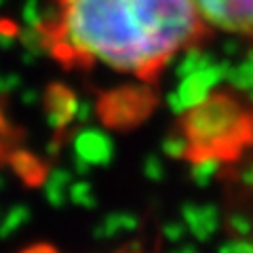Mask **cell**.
Listing matches in <instances>:
<instances>
[{
	"label": "cell",
	"instance_id": "14",
	"mask_svg": "<svg viewBox=\"0 0 253 253\" xmlns=\"http://www.w3.org/2000/svg\"><path fill=\"white\" fill-rule=\"evenodd\" d=\"M144 175L152 181H161L165 175V165L161 163L158 156H148L144 161Z\"/></svg>",
	"mask_w": 253,
	"mask_h": 253
},
{
	"label": "cell",
	"instance_id": "15",
	"mask_svg": "<svg viewBox=\"0 0 253 253\" xmlns=\"http://www.w3.org/2000/svg\"><path fill=\"white\" fill-rule=\"evenodd\" d=\"M93 112H95V104L93 101H89V99H78V106H76V114H74V118L78 123H89L91 121V116H93Z\"/></svg>",
	"mask_w": 253,
	"mask_h": 253
},
{
	"label": "cell",
	"instance_id": "6",
	"mask_svg": "<svg viewBox=\"0 0 253 253\" xmlns=\"http://www.w3.org/2000/svg\"><path fill=\"white\" fill-rule=\"evenodd\" d=\"M74 158L86 163L89 167H106L114 156V141L106 131L97 126H84L74 137Z\"/></svg>",
	"mask_w": 253,
	"mask_h": 253
},
{
	"label": "cell",
	"instance_id": "16",
	"mask_svg": "<svg viewBox=\"0 0 253 253\" xmlns=\"http://www.w3.org/2000/svg\"><path fill=\"white\" fill-rule=\"evenodd\" d=\"M38 93L34 91V89H28V91H23L21 93V101H23V106H34V104H38Z\"/></svg>",
	"mask_w": 253,
	"mask_h": 253
},
{
	"label": "cell",
	"instance_id": "3",
	"mask_svg": "<svg viewBox=\"0 0 253 253\" xmlns=\"http://www.w3.org/2000/svg\"><path fill=\"white\" fill-rule=\"evenodd\" d=\"M154 104L156 97L148 86H118L101 95L95 112L112 129H131L146 121Z\"/></svg>",
	"mask_w": 253,
	"mask_h": 253
},
{
	"label": "cell",
	"instance_id": "5",
	"mask_svg": "<svg viewBox=\"0 0 253 253\" xmlns=\"http://www.w3.org/2000/svg\"><path fill=\"white\" fill-rule=\"evenodd\" d=\"M221 78V70L213 61H209L205 68L196 70V72L188 74L181 78L179 86L173 93L167 95V104L175 114H184L190 108H194L196 104L207 97L211 93L213 84Z\"/></svg>",
	"mask_w": 253,
	"mask_h": 253
},
{
	"label": "cell",
	"instance_id": "10",
	"mask_svg": "<svg viewBox=\"0 0 253 253\" xmlns=\"http://www.w3.org/2000/svg\"><path fill=\"white\" fill-rule=\"evenodd\" d=\"M217 171V158L213 156H205V158H196L194 167H192V173H190V177H192L199 186H205L207 181L213 177V173Z\"/></svg>",
	"mask_w": 253,
	"mask_h": 253
},
{
	"label": "cell",
	"instance_id": "12",
	"mask_svg": "<svg viewBox=\"0 0 253 253\" xmlns=\"http://www.w3.org/2000/svg\"><path fill=\"white\" fill-rule=\"evenodd\" d=\"M21 17H23V23H26L28 28H42V23H46L44 11H42V6L38 0H26Z\"/></svg>",
	"mask_w": 253,
	"mask_h": 253
},
{
	"label": "cell",
	"instance_id": "9",
	"mask_svg": "<svg viewBox=\"0 0 253 253\" xmlns=\"http://www.w3.org/2000/svg\"><path fill=\"white\" fill-rule=\"evenodd\" d=\"M70 184H72V173L68 169H53L49 175L44 177V194L53 205H61L66 199V192Z\"/></svg>",
	"mask_w": 253,
	"mask_h": 253
},
{
	"label": "cell",
	"instance_id": "7",
	"mask_svg": "<svg viewBox=\"0 0 253 253\" xmlns=\"http://www.w3.org/2000/svg\"><path fill=\"white\" fill-rule=\"evenodd\" d=\"M44 114H46V123H49L53 129H63L68 126L70 121L76 114V106H78V97L59 83L51 84L44 93Z\"/></svg>",
	"mask_w": 253,
	"mask_h": 253
},
{
	"label": "cell",
	"instance_id": "11",
	"mask_svg": "<svg viewBox=\"0 0 253 253\" xmlns=\"http://www.w3.org/2000/svg\"><path fill=\"white\" fill-rule=\"evenodd\" d=\"M163 152L171 156V158H184L188 156L190 148H188V139L184 133H169L167 137L163 139Z\"/></svg>",
	"mask_w": 253,
	"mask_h": 253
},
{
	"label": "cell",
	"instance_id": "17",
	"mask_svg": "<svg viewBox=\"0 0 253 253\" xmlns=\"http://www.w3.org/2000/svg\"><path fill=\"white\" fill-rule=\"evenodd\" d=\"M6 186V179H4V175H2V173H0V190H2Z\"/></svg>",
	"mask_w": 253,
	"mask_h": 253
},
{
	"label": "cell",
	"instance_id": "13",
	"mask_svg": "<svg viewBox=\"0 0 253 253\" xmlns=\"http://www.w3.org/2000/svg\"><path fill=\"white\" fill-rule=\"evenodd\" d=\"M70 196H72V201L78 205H93V188L89 181H84V179L70 184Z\"/></svg>",
	"mask_w": 253,
	"mask_h": 253
},
{
	"label": "cell",
	"instance_id": "2",
	"mask_svg": "<svg viewBox=\"0 0 253 253\" xmlns=\"http://www.w3.org/2000/svg\"><path fill=\"white\" fill-rule=\"evenodd\" d=\"M243 114L228 95H207L201 104L184 112L181 133L188 139L190 156L205 158L226 152L239 144Z\"/></svg>",
	"mask_w": 253,
	"mask_h": 253
},
{
	"label": "cell",
	"instance_id": "8",
	"mask_svg": "<svg viewBox=\"0 0 253 253\" xmlns=\"http://www.w3.org/2000/svg\"><path fill=\"white\" fill-rule=\"evenodd\" d=\"M11 167L13 171L17 173V175L26 181V184L34 186V184H42L46 173H44V167L42 163L38 161V158L34 154L26 152V150H19V152H13L11 154Z\"/></svg>",
	"mask_w": 253,
	"mask_h": 253
},
{
	"label": "cell",
	"instance_id": "18",
	"mask_svg": "<svg viewBox=\"0 0 253 253\" xmlns=\"http://www.w3.org/2000/svg\"><path fill=\"white\" fill-rule=\"evenodd\" d=\"M2 78H4V76H2V74H0V91H2Z\"/></svg>",
	"mask_w": 253,
	"mask_h": 253
},
{
	"label": "cell",
	"instance_id": "19",
	"mask_svg": "<svg viewBox=\"0 0 253 253\" xmlns=\"http://www.w3.org/2000/svg\"><path fill=\"white\" fill-rule=\"evenodd\" d=\"M2 2H4V0H0V4H2Z\"/></svg>",
	"mask_w": 253,
	"mask_h": 253
},
{
	"label": "cell",
	"instance_id": "1",
	"mask_svg": "<svg viewBox=\"0 0 253 253\" xmlns=\"http://www.w3.org/2000/svg\"><path fill=\"white\" fill-rule=\"evenodd\" d=\"M63 59L152 76L201 36L192 0H59L51 23Z\"/></svg>",
	"mask_w": 253,
	"mask_h": 253
},
{
	"label": "cell",
	"instance_id": "4",
	"mask_svg": "<svg viewBox=\"0 0 253 253\" xmlns=\"http://www.w3.org/2000/svg\"><path fill=\"white\" fill-rule=\"evenodd\" d=\"M201 19L228 34L253 38V0H192Z\"/></svg>",
	"mask_w": 253,
	"mask_h": 253
}]
</instances>
